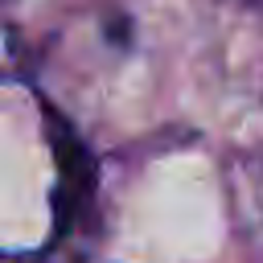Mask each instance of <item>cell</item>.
Wrapping results in <instances>:
<instances>
[{
	"mask_svg": "<svg viewBox=\"0 0 263 263\" xmlns=\"http://www.w3.org/2000/svg\"><path fill=\"white\" fill-rule=\"evenodd\" d=\"M53 152H58V164H62V189H58V230H66L74 222V210L78 201L86 197V189L95 185V168L82 152V144L70 136V127H58L53 123Z\"/></svg>",
	"mask_w": 263,
	"mask_h": 263,
	"instance_id": "1",
	"label": "cell"
}]
</instances>
